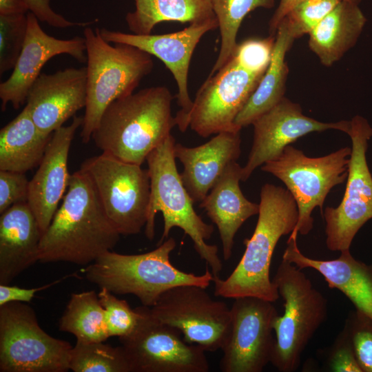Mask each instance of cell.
<instances>
[{
    "label": "cell",
    "instance_id": "obj_27",
    "mask_svg": "<svg viewBox=\"0 0 372 372\" xmlns=\"http://www.w3.org/2000/svg\"><path fill=\"white\" fill-rule=\"evenodd\" d=\"M276 33L270 63L256 89L235 119L234 123L238 127L252 124L285 97L288 74L285 55L295 39L282 22L278 25Z\"/></svg>",
    "mask_w": 372,
    "mask_h": 372
},
{
    "label": "cell",
    "instance_id": "obj_22",
    "mask_svg": "<svg viewBox=\"0 0 372 372\" xmlns=\"http://www.w3.org/2000/svg\"><path fill=\"white\" fill-rule=\"evenodd\" d=\"M337 258H309L298 248L297 237L289 236L282 258L298 268L319 272L331 289L344 293L358 310L372 319V265L356 260L350 250L340 251Z\"/></svg>",
    "mask_w": 372,
    "mask_h": 372
},
{
    "label": "cell",
    "instance_id": "obj_11",
    "mask_svg": "<svg viewBox=\"0 0 372 372\" xmlns=\"http://www.w3.org/2000/svg\"><path fill=\"white\" fill-rule=\"evenodd\" d=\"M347 134L351 152L344 194L338 207H327L322 213L326 245L331 251L349 249L358 231L372 218V175L366 156L372 127L356 115L350 121Z\"/></svg>",
    "mask_w": 372,
    "mask_h": 372
},
{
    "label": "cell",
    "instance_id": "obj_40",
    "mask_svg": "<svg viewBox=\"0 0 372 372\" xmlns=\"http://www.w3.org/2000/svg\"><path fill=\"white\" fill-rule=\"evenodd\" d=\"M67 277L68 276H65L62 279L39 287L31 289H25L17 286L0 284V306L10 302H30L37 292L54 285Z\"/></svg>",
    "mask_w": 372,
    "mask_h": 372
},
{
    "label": "cell",
    "instance_id": "obj_33",
    "mask_svg": "<svg viewBox=\"0 0 372 372\" xmlns=\"http://www.w3.org/2000/svg\"><path fill=\"white\" fill-rule=\"evenodd\" d=\"M27 13L0 14V74L13 69L27 33Z\"/></svg>",
    "mask_w": 372,
    "mask_h": 372
},
{
    "label": "cell",
    "instance_id": "obj_2",
    "mask_svg": "<svg viewBox=\"0 0 372 372\" xmlns=\"http://www.w3.org/2000/svg\"><path fill=\"white\" fill-rule=\"evenodd\" d=\"M174 97L165 86H152L118 99L104 111L92 138L103 153L142 165L176 125Z\"/></svg>",
    "mask_w": 372,
    "mask_h": 372
},
{
    "label": "cell",
    "instance_id": "obj_39",
    "mask_svg": "<svg viewBox=\"0 0 372 372\" xmlns=\"http://www.w3.org/2000/svg\"><path fill=\"white\" fill-rule=\"evenodd\" d=\"M23 1L26 3L29 10L39 21L45 22L50 26L65 28L76 25L85 26L88 24L87 23H76L68 21L52 10L50 5V0H23Z\"/></svg>",
    "mask_w": 372,
    "mask_h": 372
},
{
    "label": "cell",
    "instance_id": "obj_38",
    "mask_svg": "<svg viewBox=\"0 0 372 372\" xmlns=\"http://www.w3.org/2000/svg\"><path fill=\"white\" fill-rule=\"evenodd\" d=\"M29 183L25 173L0 170V214L28 201Z\"/></svg>",
    "mask_w": 372,
    "mask_h": 372
},
{
    "label": "cell",
    "instance_id": "obj_15",
    "mask_svg": "<svg viewBox=\"0 0 372 372\" xmlns=\"http://www.w3.org/2000/svg\"><path fill=\"white\" fill-rule=\"evenodd\" d=\"M273 303L254 296L234 299L221 349L223 372H261L271 363L276 342L273 324L279 315Z\"/></svg>",
    "mask_w": 372,
    "mask_h": 372
},
{
    "label": "cell",
    "instance_id": "obj_14",
    "mask_svg": "<svg viewBox=\"0 0 372 372\" xmlns=\"http://www.w3.org/2000/svg\"><path fill=\"white\" fill-rule=\"evenodd\" d=\"M141 318L134 331L119 338L132 372H208L205 351L181 338L176 329L153 318L148 307H138Z\"/></svg>",
    "mask_w": 372,
    "mask_h": 372
},
{
    "label": "cell",
    "instance_id": "obj_10",
    "mask_svg": "<svg viewBox=\"0 0 372 372\" xmlns=\"http://www.w3.org/2000/svg\"><path fill=\"white\" fill-rule=\"evenodd\" d=\"M80 169L90 178L107 216L119 234H138L147 218V169L103 152L85 160Z\"/></svg>",
    "mask_w": 372,
    "mask_h": 372
},
{
    "label": "cell",
    "instance_id": "obj_4",
    "mask_svg": "<svg viewBox=\"0 0 372 372\" xmlns=\"http://www.w3.org/2000/svg\"><path fill=\"white\" fill-rule=\"evenodd\" d=\"M175 144V139L170 134L146 158L150 196L145 226V236L149 240L154 238L155 217L158 212H161L164 227L158 245L168 238L173 227L181 229L192 239L196 251L211 268L214 277H217L223 268L218 247L206 242L211 237L214 228L212 225L205 223L194 210V203L176 167L174 152Z\"/></svg>",
    "mask_w": 372,
    "mask_h": 372
},
{
    "label": "cell",
    "instance_id": "obj_13",
    "mask_svg": "<svg viewBox=\"0 0 372 372\" xmlns=\"http://www.w3.org/2000/svg\"><path fill=\"white\" fill-rule=\"evenodd\" d=\"M148 310L155 320L178 330L185 342L205 351L222 349L231 324L227 304L212 299L206 288L195 285L168 289Z\"/></svg>",
    "mask_w": 372,
    "mask_h": 372
},
{
    "label": "cell",
    "instance_id": "obj_7",
    "mask_svg": "<svg viewBox=\"0 0 372 372\" xmlns=\"http://www.w3.org/2000/svg\"><path fill=\"white\" fill-rule=\"evenodd\" d=\"M272 281L284 301V313L273 324L276 342L271 363L280 372H293L327 319V300L301 269L285 259Z\"/></svg>",
    "mask_w": 372,
    "mask_h": 372
},
{
    "label": "cell",
    "instance_id": "obj_26",
    "mask_svg": "<svg viewBox=\"0 0 372 372\" xmlns=\"http://www.w3.org/2000/svg\"><path fill=\"white\" fill-rule=\"evenodd\" d=\"M52 135L38 128L25 106L0 130V170L25 173L39 166Z\"/></svg>",
    "mask_w": 372,
    "mask_h": 372
},
{
    "label": "cell",
    "instance_id": "obj_17",
    "mask_svg": "<svg viewBox=\"0 0 372 372\" xmlns=\"http://www.w3.org/2000/svg\"><path fill=\"white\" fill-rule=\"evenodd\" d=\"M253 143L248 160L241 171L245 182L254 171L278 158L284 149L298 138L314 132L338 130L347 134L350 121L324 123L305 116L300 105L284 97L278 104L256 119Z\"/></svg>",
    "mask_w": 372,
    "mask_h": 372
},
{
    "label": "cell",
    "instance_id": "obj_18",
    "mask_svg": "<svg viewBox=\"0 0 372 372\" xmlns=\"http://www.w3.org/2000/svg\"><path fill=\"white\" fill-rule=\"evenodd\" d=\"M27 19L26 37L21 54L10 77L0 84L2 111L9 103L15 110L24 104L43 65L54 56L65 54L81 63L87 61L84 37L56 39L44 32L31 12L27 13Z\"/></svg>",
    "mask_w": 372,
    "mask_h": 372
},
{
    "label": "cell",
    "instance_id": "obj_24",
    "mask_svg": "<svg viewBox=\"0 0 372 372\" xmlns=\"http://www.w3.org/2000/svg\"><path fill=\"white\" fill-rule=\"evenodd\" d=\"M241 171L236 161L230 163L199 205L218 228L225 260L231 256L238 229L259 212V204L249 201L240 189Z\"/></svg>",
    "mask_w": 372,
    "mask_h": 372
},
{
    "label": "cell",
    "instance_id": "obj_30",
    "mask_svg": "<svg viewBox=\"0 0 372 372\" xmlns=\"http://www.w3.org/2000/svg\"><path fill=\"white\" fill-rule=\"evenodd\" d=\"M221 38L217 59L209 76L219 70L232 57L237 48V34L244 18L255 9H270L274 0H211Z\"/></svg>",
    "mask_w": 372,
    "mask_h": 372
},
{
    "label": "cell",
    "instance_id": "obj_16",
    "mask_svg": "<svg viewBox=\"0 0 372 372\" xmlns=\"http://www.w3.org/2000/svg\"><path fill=\"white\" fill-rule=\"evenodd\" d=\"M218 27L217 19L190 23L183 30L163 34H136L99 29L107 42L134 46L162 61L172 74L178 86L177 99L180 110L175 117L178 126L189 113L192 105L188 92V73L192 54L203 36Z\"/></svg>",
    "mask_w": 372,
    "mask_h": 372
},
{
    "label": "cell",
    "instance_id": "obj_21",
    "mask_svg": "<svg viewBox=\"0 0 372 372\" xmlns=\"http://www.w3.org/2000/svg\"><path fill=\"white\" fill-rule=\"evenodd\" d=\"M241 128L216 134L207 143L187 147L176 143L174 156L183 164L182 181L194 203H200L227 167L241 153Z\"/></svg>",
    "mask_w": 372,
    "mask_h": 372
},
{
    "label": "cell",
    "instance_id": "obj_19",
    "mask_svg": "<svg viewBox=\"0 0 372 372\" xmlns=\"http://www.w3.org/2000/svg\"><path fill=\"white\" fill-rule=\"evenodd\" d=\"M87 99L86 67L41 73L29 90L30 115L44 134H52L82 108Z\"/></svg>",
    "mask_w": 372,
    "mask_h": 372
},
{
    "label": "cell",
    "instance_id": "obj_8",
    "mask_svg": "<svg viewBox=\"0 0 372 372\" xmlns=\"http://www.w3.org/2000/svg\"><path fill=\"white\" fill-rule=\"evenodd\" d=\"M351 147H344L321 157H309L291 145L261 169L280 180L293 196L298 220L291 236L308 234L313 227V210L323 205L331 189L347 178Z\"/></svg>",
    "mask_w": 372,
    "mask_h": 372
},
{
    "label": "cell",
    "instance_id": "obj_34",
    "mask_svg": "<svg viewBox=\"0 0 372 372\" xmlns=\"http://www.w3.org/2000/svg\"><path fill=\"white\" fill-rule=\"evenodd\" d=\"M98 296L104 309L109 336L119 338L132 333L141 318L138 308L132 309L126 300L117 298L105 288L100 289Z\"/></svg>",
    "mask_w": 372,
    "mask_h": 372
},
{
    "label": "cell",
    "instance_id": "obj_37",
    "mask_svg": "<svg viewBox=\"0 0 372 372\" xmlns=\"http://www.w3.org/2000/svg\"><path fill=\"white\" fill-rule=\"evenodd\" d=\"M327 365L329 371L333 372H362L355 358L345 324L331 346Z\"/></svg>",
    "mask_w": 372,
    "mask_h": 372
},
{
    "label": "cell",
    "instance_id": "obj_23",
    "mask_svg": "<svg viewBox=\"0 0 372 372\" xmlns=\"http://www.w3.org/2000/svg\"><path fill=\"white\" fill-rule=\"evenodd\" d=\"M43 232L27 202L13 205L0 216V284L9 285L39 261Z\"/></svg>",
    "mask_w": 372,
    "mask_h": 372
},
{
    "label": "cell",
    "instance_id": "obj_9",
    "mask_svg": "<svg viewBox=\"0 0 372 372\" xmlns=\"http://www.w3.org/2000/svg\"><path fill=\"white\" fill-rule=\"evenodd\" d=\"M72 346L48 334L25 302L0 306V371L65 372Z\"/></svg>",
    "mask_w": 372,
    "mask_h": 372
},
{
    "label": "cell",
    "instance_id": "obj_41",
    "mask_svg": "<svg viewBox=\"0 0 372 372\" xmlns=\"http://www.w3.org/2000/svg\"><path fill=\"white\" fill-rule=\"evenodd\" d=\"M301 1L302 0H280L278 6L275 10L269 23V32L271 36L276 32L279 23L287 13Z\"/></svg>",
    "mask_w": 372,
    "mask_h": 372
},
{
    "label": "cell",
    "instance_id": "obj_6",
    "mask_svg": "<svg viewBox=\"0 0 372 372\" xmlns=\"http://www.w3.org/2000/svg\"><path fill=\"white\" fill-rule=\"evenodd\" d=\"M87 56V99L81 136L87 143L107 106L134 92L153 70L152 55L130 45H111L94 30H83Z\"/></svg>",
    "mask_w": 372,
    "mask_h": 372
},
{
    "label": "cell",
    "instance_id": "obj_5",
    "mask_svg": "<svg viewBox=\"0 0 372 372\" xmlns=\"http://www.w3.org/2000/svg\"><path fill=\"white\" fill-rule=\"evenodd\" d=\"M176 245L168 238L152 251L140 254H121L107 251L86 266V279L114 294H132L143 305L152 307L168 289L182 285L207 288L214 276L208 267L202 275L175 267L170 254Z\"/></svg>",
    "mask_w": 372,
    "mask_h": 372
},
{
    "label": "cell",
    "instance_id": "obj_12",
    "mask_svg": "<svg viewBox=\"0 0 372 372\" xmlns=\"http://www.w3.org/2000/svg\"><path fill=\"white\" fill-rule=\"evenodd\" d=\"M217 73L209 76L198 89L189 113L178 125L189 127L206 138L223 131L241 128L235 119L256 89L264 74L242 65L233 55Z\"/></svg>",
    "mask_w": 372,
    "mask_h": 372
},
{
    "label": "cell",
    "instance_id": "obj_36",
    "mask_svg": "<svg viewBox=\"0 0 372 372\" xmlns=\"http://www.w3.org/2000/svg\"><path fill=\"white\" fill-rule=\"evenodd\" d=\"M275 38L249 39L238 44L234 56L247 69L264 74L271 59Z\"/></svg>",
    "mask_w": 372,
    "mask_h": 372
},
{
    "label": "cell",
    "instance_id": "obj_29",
    "mask_svg": "<svg viewBox=\"0 0 372 372\" xmlns=\"http://www.w3.org/2000/svg\"><path fill=\"white\" fill-rule=\"evenodd\" d=\"M59 329L84 342H105L108 339L105 311L98 293L94 291L72 293L59 319Z\"/></svg>",
    "mask_w": 372,
    "mask_h": 372
},
{
    "label": "cell",
    "instance_id": "obj_31",
    "mask_svg": "<svg viewBox=\"0 0 372 372\" xmlns=\"http://www.w3.org/2000/svg\"><path fill=\"white\" fill-rule=\"evenodd\" d=\"M103 342L76 340L70 351V370L74 372H132L123 347Z\"/></svg>",
    "mask_w": 372,
    "mask_h": 372
},
{
    "label": "cell",
    "instance_id": "obj_25",
    "mask_svg": "<svg viewBox=\"0 0 372 372\" xmlns=\"http://www.w3.org/2000/svg\"><path fill=\"white\" fill-rule=\"evenodd\" d=\"M358 4L342 1L309 33V48L324 65L338 61L358 41L366 21Z\"/></svg>",
    "mask_w": 372,
    "mask_h": 372
},
{
    "label": "cell",
    "instance_id": "obj_28",
    "mask_svg": "<svg viewBox=\"0 0 372 372\" xmlns=\"http://www.w3.org/2000/svg\"><path fill=\"white\" fill-rule=\"evenodd\" d=\"M135 9L125 16L128 29L149 34L164 21L202 23L216 19L211 0H134Z\"/></svg>",
    "mask_w": 372,
    "mask_h": 372
},
{
    "label": "cell",
    "instance_id": "obj_32",
    "mask_svg": "<svg viewBox=\"0 0 372 372\" xmlns=\"http://www.w3.org/2000/svg\"><path fill=\"white\" fill-rule=\"evenodd\" d=\"M342 1L344 0H302L294 6L280 22L285 25L294 39L298 38L309 34ZM349 1L358 3L360 1Z\"/></svg>",
    "mask_w": 372,
    "mask_h": 372
},
{
    "label": "cell",
    "instance_id": "obj_42",
    "mask_svg": "<svg viewBox=\"0 0 372 372\" xmlns=\"http://www.w3.org/2000/svg\"><path fill=\"white\" fill-rule=\"evenodd\" d=\"M28 10L23 0H0V14H26Z\"/></svg>",
    "mask_w": 372,
    "mask_h": 372
},
{
    "label": "cell",
    "instance_id": "obj_35",
    "mask_svg": "<svg viewBox=\"0 0 372 372\" xmlns=\"http://www.w3.org/2000/svg\"><path fill=\"white\" fill-rule=\"evenodd\" d=\"M357 362L362 372H372V319L356 310L345 321Z\"/></svg>",
    "mask_w": 372,
    "mask_h": 372
},
{
    "label": "cell",
    "instance_id": "obj_3",
    "mask_svg": "<svg viewBox=\"0 0 372 372\" xmlns=\"http://www.w3.org/2000/svg\"><path fill=\"white\" fill-rule=\"evenodd\" d=\"M258 218L245 252L226 278L214 277V295L225 298L254 296L274 302L279 293L270 278L272 256L279 239L291 234L298 220L296 201L287 189L265 184L260 191Z\"/></svg>",
    "mask_w": 372,
    "mask_h": 372
},
{
    "label": "cell",
    "instance_id": "obj_1",
    "mask_svg": "<svg viewBox=\"0 0 372 372\" xmlns=\"http://www.w3.org/2000/svg\"><path fill=\"white\" fill-rule=\"evenodd\" d=\"M121 234L107 216L89 176L70 175L67 192L39 245V261L87 266L112 250Z\"/></svg>",
    "mask_w": 372,
    "mask_h": 372
},
{
    "label": "cell",
    "instance_id": "obj_20",
    "mask_svg": "<svg viewBox=\"0 0 372 372\" xmlns=\"http://www.w3.org/2000/svg\"><path fill=\"white\" fill-rule=\"evenodd\" d=\"M83 116H74L52 135L39 167L29 183L28 204L43 234L50 225L68 189V156L75 133L82 126Z\"/></svg>",
    "mask_w": 372,
    "mask_h": 372
}]
</instances>
